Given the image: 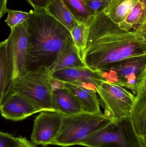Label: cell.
<instances>
[{"label": "cell", "mask_w": 146, "mask_h": 147, "mask_svg": "<svg viewBox=\"0 0 146 147\" xmlns=\"http://www.w3.org/2000/svg\"><path fill=\"white\" fill-rule=\"evenodd\" d=\"M88 147H146L136 134L129 117L112 121L79 144Z\"/></svg>", "instance_id": "4"}, {"label": "cell", "mask_w": 146, "mask_h": 147, "mask_svg": "<svg viewBox=\"0 0 146 147\" xmlns=\"http://www.w3.org/2000/svg\"><path fill=\"white\" fill-rule=\"evenodd\" d=\"M51 85L52 91L64 88V82L51 77L50 80Z\"/></svg>", "instance_id": "27"}, {"label": "cell", "mask_w": 146, "mask_h": 147, "mask_svg": "<svg viewBox=\"0 0 146 147\" xmlns=\"http://www.w3.org/2000/svg\"><path fill=\"white\" fill-rule=\"evenodd\" d=\"M7 39L0 42V109L2 103L10 91L7 57Z\"/></svg>", "instance_id": "19"}, {"label": "cell", "mask_w": 146, "mask_h": 147, "mask_svg": "<svg viewBox=\"0 0 146 147\" xmlns=\"http://www.w3.org/2000/svg\"><path fill=\"white\" fill-rule=\"evenodd\" d=\"M52 101L54 110L63 115L68 116L82 112L78 103L65 88L53 91Z\"/></svg>", "instance_id": "15"}, {"label": "cell", "mask_w": 146, "mask_h": 147, "mask_svg": "<svg viewBox=\"0 0 146 147\" xmlns=\"http://www.w3.org/2000/svg\"><path fill=\"white\" fill-rule=\"evenodd\" d=\"M34 9H45L52 0H26Z\"/></svg>", "instance_id": "25"}, {"label": "cell", "mask_w": 146, "mask_h": 147, "mask_svg": "<svg viewBox=\"0 0 146 147\" xmlns=\"http://www.w3.org/2000/svg\"><path fill=\"white\" fill-rule=\"evenodd\" d=\"M112 121L102 112L93 114L81 112L64 116L60 131L52 145L62 147L79 145Z\"/></svg>", "instance_id": "3"}, {"label": "cell", "mask_w": 146, "mask_h": 147, "mask_svg": "<svg viewBox=\"0 0 146 147\" xmlns=\"http://www.w3.org/2000/svg\"><path fill=\"white\" fill-rule=\"evenodd\" d=\"M141 0H110L102 12L113 22L120 24Z\"/></svg>", "instance_id": "17"}, {"label": "cell", "mask_w": 146, "mask_h": 147, "mask_svg": "<svg viewBox=\"0 0 146 147\" xmlns=\"http://www.w3.org/2000/svg\"><path fill=\"white\" fill-rule=\"evenodd\" d=\"M15 147H37L35 145L28 140L25 137L19 136L17 138V142Z\"/></svg>", "instance_id": "26"}, {"label": "cell", "mask_w": 146, "mask_h": 147, "mask_svg": "<svg viewBox=\"0 0 146 147\" xmlns=\"http://www.w3.org/2000/svg\"><path fill=\"white\" fill-rule=\"evenodd\" d=\"M51 76L64 83L84 86L97 92L101 83L104 82L97 71L86 67L67 68L55 71Z\"/></svg>", "instance_id": "11"}, {"label": "cell", "mask_w": 146, "mask_h": 147, "mask_svg": "<svg viewBox=\"0 0 146 147\" xmlns=\"http://www.w3.org/2000/svg\"><path fill=\"white\" fill-rule=\"evenodd\" d=\"M43 111L26 97L17 92H9L2 103L0 112L3 117L13 121H22Z\"/></svg>", "instance_id": "10"}, {"label": "cell", "mask_w": 146, "mask_h": 147, "mask_svg": "<svg viewBox=\"0 0 146 147\" xmlns=\"http://www.w3.org/2000/svg\"><path fill=\"white\" fill-rule=\"evenodd\" d=\"M118 26L126 31L146 34V0H141Z\"/></svg>", "instance_id": "16"}, {"label": "cell", "mask_w": 146, "mask_h": 147, "mask_svg": "<svg viewBox=\"0 0 146 147\" xmlns=\"http://www.w3.org/2000/svg\"><path fill=\"white\" fill-rule=\"evenodd\" d=\"M29 34L26 20L11 28L10 34L7 39V57L10 88L15 79L25 75L28 71Z\"/></svg>", "instance_id": "7"}, {"label": "cell", "mask_w": 146, "mask_h": 147, "mask_svg": "<svg viewBox=\"0 0 146 147\" xmlns=\"http://www.w3.org/2000/svg\"><path fill=\"white\" fill-rule=\"evenodd\" d=\"M51 78L49 69L45 67L28 71L13 81L9 92L22 94L43 111H55Z\"/></svg>", "instance_id": "5"}, {"label": "cell", "mask_w": 146, "mask_h": 147, "mask_svg": "<svg viewBox=\"0 0 146 147\" xmlns=\"http://www.w3.org/2000/svg\"><path fill=\"white\" fill-rule=\"evenodd\" d=\"M97 71L104 82L121 86L135 93L146 78V55L125 59Z\"/></svg>", "instance_id": "6"}, {"label": "cell", "mask_w": 146, "mask_h": 147, "mask_svg": "<svg viewBox=\"0 0 146 147\" xmlns=\"http://www.w3.org/2000/svg\"><path fill=\"white\" fill-rule=\"evenodd\" d=\"M146 78L136 89L129 117L138 136L146 140Z\"/></svg>", "instance_id": "12"}, {"label": "cell", "mask_w": 146, "mask_h": 147, "mask_svg": "<svg viewBox=\"0 0 146 147\" xmlns=\"http://www.w3.org/2000/svg\"><path fill=\"white\" fill-rule=\"evenodd\" d=\"M45 10L69 32L79 23L63 0H52Z\"/></svg>", "instance_id": "18"}, {"label": "cell", "mask_w": 146, "mask_h": 147, "mask_svg": "<svg viewBox=\"0 0 146 147\" xmlns=\"http://www.w3.org/2000/svg\"><path fill=\"white\" fill-rule=\"evenodd\" d=\"M17 142V138L0 131V147H15Z\"/></svg>", "instance_id": "24"}, {"label": "cell", "mask_w": 146, "mask_h": 147, "mask_svg": "<svg viewBox=\"0 0 146 147\" xmlns=\"http://www.w3.org/2000/svg\"><path fill=\"white\" fill-rule=\"evenodd\" d=\"M76 20L89 26L93 16L87 6L85 0H63Z\"/></svg>", "instance_id": "20"}, {"label": "cell", "mask_w": 146, "mask_h": 147, "mask_svg": "<svg viewBox=\"0 0 146 147\" xmlns=\"http://www.w3.org/2000/svg\"><path fill=\"white\" fill-rule=\"evenodd\" d=\"M64 88L78 103L82 112L93 114L101 112L99 99L95 91L68 83H64Z\"/></svg>", "instance_id": "13"}, {"label": "cell", "mask_w": 146, "mask_h": 147, "mask_svg": "<svg viewBox=\"0 0 146 147\" xmlns=\"http://www.w3.org/2000/svg\"><path fill=\"white\" fill-rule=\"evenodd\" d=\"M29 32L27 69L49 68L55 61L70 32L45 9L31 10L27 20Z\"/></svg>", "instance_id": "2"}, {"label": "cell", "mask_w": 146, "mask_h": 147, "mask_svg": "<svg viewBox=\"0 0 146 147\" xmlns=\"http://www.w3.org/2000/svg\"><path fill=\"white\" fill-rule=\"evenodd\" d=\"M7 18L5 21L10 28L26 21L29 13L7 9Z\"/></svg>", "instance_id": "22"}, {"label": "cell", "mask_w": 146, "mask_h": 147, "mask_svg": "<svg viewBox=\"0 0 146 147\" xmlns=\"http://www.w3.org/2000/svg\"><path fill=\"white\" fill-rule=\"evenodd\" d=\"M70 33L74 45L81 59L87 45L89 26L83 22H79L70 31Z\"/></svg>", "instance_id": "21"}, {"label": "cell", "mask_w": 146, "mask_h": 147, "mask_svg": "<svg viewBox=\"0 0 146 147\" xmlns=\"http://www.w3.org/2000/svg\"><path fill=\"white\" fill-rule=\"evenodd\" d=\"M146 55V34L127 31L102 11L93 16L82 59L86 67L97 71L125 59Z\"/></svg>", "instance_id": "1"}, {"label": "cell", "mask_w": 146, "mask_h": 147, "mask_svg": "<svg viewBox=\"0 0 146 147\" xmlns=\"http://www.w3.org/2000/svg\"><path fill=\"white\" fill-rule=\"evenodd\" d=\"M8 0H0V19L6 13L7 10V3Z\"/></svg>", "instance_id": "28"}, {"label": "cell", "mask_w": 146, "mask_h": 147, "mask_svg": "<svg viewBox=\"0 0 146 147\" xmlns=\"http://www.w3.org/2000/svg\"><path fill=\"white\" fill-rule=\"evenodd\" d=\"M97 94L105 117L113 121L129 116L135 96L127 89L103 82L98 89Z\"/></svg>", "instance_id": "8"}, {"label": "cell", "mask_w": 146, "mask_h": 147, "mask_svg": "<svg viewBox=\"0 0 146 147\" xmlns=\"http://www.w3.org/2000/svg\"><path fill=\"white\" fill-rule=\"evenodd\" d=\"M63 116L55 111L40 112L34 121L31 142L35 146L52 145L60 131Z\"/></svg>", "instance_id": "9"}, {"label": "cell", "mask_w": 146, "mask_h": 147, "mask_svg": "<svg viewBox=\"0 0 146 147\" xmlns=\"http://www.w3.org/2000/svg\"><path fill=\"white\" fill-rule=\"evenodd\" d=\"M85 67V65L79 55L71 37L67 40L49 70L51 74L55 71L67 68Z\"/></svg>", "instance_id": "14"}, {"label": "cell", "mask_w": 146, "mask_h": 147, "mask_svg": "<svg viewBox=\"0 0 146 147\" xmlns=\"http://www.w3.org/2000/svg\"><path fill=\"white\" fill-rule=\"evenodd\" d=\"M89 11L93 16L103 10L110 0H85Z\"/></svg>", "instance_id": "23"}]
</instances>
